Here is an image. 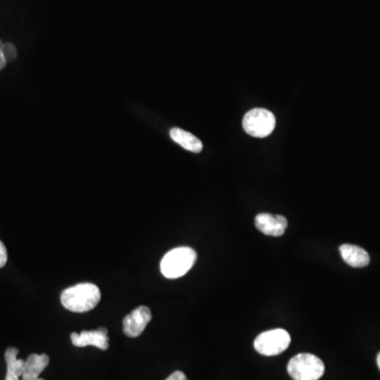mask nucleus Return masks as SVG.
Listing matches in <instances>:
<instances>
[{
	"label": "nucleus",
	"instance_id": "nucleus-8",
	"mask_svg": "<svg viewBox=\"0 0 380 380\" xmlns=\"http://www.w3.org/2000/svg\"><path fill=\"white\" fill-rule=\"evenodd\" d=\"M255 224L262 234L271 237L282 236L287 228V218L279 214H259L255 218Z\"/></svg>",
	"mask_w": 380,
	"mask_h": 380
},
{
	"label": "nucleus",
	"instance_id": "nucleus-10",
	"mask_svg": "<svg viewBox=\"0 0 380 380\" xmlns=\"http://www.w3.org/2000/svg\"><path fill=\"white\" fill-rule=\"evenodd\" d=\"M50 358L46 354H31L26 358L22 380H40V374L48 367Z\"/></svg>",
	"mask_w": 380,
	"mask_h": 380
},
{
	"label": "nucleus",
	"instance_id": "nucleus-7",
	"mask_svg": "<svg viewBox=\"0 0 380 380\" xmlns=\"http://www.w3.org/2000/svg\"><path fill=\"white\" fill-rule=\"evenodd\" d=\"M70 337L73 345L77 347L92 345V347H97L103 351L108 350V347H109L108 331L105 328H100L95 331H83L81 334L72 333Z\"/></svg>",
	"mask_w": 380,
	"mask_h": 380
},
{
	"label": "nucleus",
	"instance_id": "nucleus-13",
	"mask_svg": "<svg viewBox=\"0 0 380 380\" xmlns=\"http://www.w3.org/2000/svg\"><path fill=\"white\" fill-rule=\"evenodd\" d=\"M3 56H5L6 61H12L17 56V51H16L15 46L12 44L3 45Z\"/></svg>",
	"mask_w": 380,
	"mask_h": 380
},
{
	"label": "nucleus",
	"instance_id": "nucleus-6",
	"mask_svg": "<svg viewBox=\"0 0 380 380\" xmlns=\"http://www.w3.org/2000/svg\"><path fill=\"white\" fill-rule=\"evenodd\" d=\"M151 319H152V314H151L150 308L145 306H138L124 318L122 326H124L125 335L130 338H136L144 332Z\"/></svg>",
	"mask_w": 380,
	"mask_h": 380
},
{
	"label": "nucleus",
	"instance_id": "nucleus-12",
	"mask_svg": "<svg viewBox=\"0 0 380 380\" xmlns=\"http://www.w3.org/2000/svg\"><path fill=\"white\" fill-rule=\"evenodd\" d=\"M171 138L180 146L191 152L199 153L203 149V144L197 136L180 128H173L171 130Z\"/></svg>",
	"mask_w": 380,
	"mask_h": 380
},
{
	"label": "nucleus",
	"instance_id": "nucleus-11",
	"mask_svg": "<svg viewBox=\"0 0 380 380\" xmlns=\"http://www.w3.org/2000/svg\"><path fill=\"white\" fill-rule=\"evenodd\" d=\"M19 350L16 347H9L5 353L6 361H7V376L6 380H20L24 371L26 361L18 359L17 355Z\"/></svg>",
	"mask_w": 380,
	"mask_h": 380
},
{
	"label": "nucleus",
	"instance_id": "nucleus-17",
	"mask_svg": "<svg viewBox=\"0 0 380 380\" xmlns=\"http://www.w3.org/2000/svg\"><path fill=\"white\" fill-rule=\"evenodd\" d=\"M377 365H378V367H379V370H380V353L379 354H378V356H377Z\"/></svg>",
	"mask_w": 380,
	"mask_h": 380
},
{
	"label": "nucleus",
	"instance_id": "nucleus-16",
	"mask_svg": "<svg viewBox=\"0 0 380 380\" xmlns=\"http://www.w3.org/2000/svg\"><path fill=\"white\" fill-rule=\"evenodd\" d=\"M6 63H7V61H6L5 56H3V51L0 50V70H3L5 68Z\"/></svg>",
	"mask_w": 380,
	"mask_h": 380
},
{
	"label": "nucleus",
	"instance_id": "nucleus-4",
	"mask_svg": "<svg viewBox=\"0 0 380 380\" xmlns=\"http://www.w3.org/2000/svg\"><path fill=\"white\" fill-rule=\"evenodd\" d=\"M291 345V335L283 328L267 331L257 337L253 347L259 354L276 356L281 354Z\"/></svg>",
	"mask_w": 380,
	"mask_h": 380
},
{
	"label": "nucleus",
	"instance_id": "nucleus-1",
	"mask_svg": "<svg viewBox=\"0 0 380 380\" xmlns=\"http://www.w3.org/2000/svg\"><path fill=\"white\" fill-rule=\"evenodd\" d=\"M101 291L93 283H79L61 293L63 308L73 312H87L101 301Z\"/></svg>",
	"mask_w": 380,
	"mask_h": 380
},
{
	"label": "nucleus",
	"instance_id": "nucleus-9",
	"mask_svg": "<svg viewBox=\"0 0 380 380\" xmlns=\"http://www.w3.org/2000/svg\"><path fill=\"white\" fill-rule=\"evenodd\" d=\"M341 257L347 264L352 267H365L369 265L370 256L365 249L357 245L343 244L340 248Z\"/></svg>",
	"mask_w": 380,
	"mask_h": 380
},
{
	"label": "nucleus",
	"instance_id": "nucleus-14",
	"mask_svg": "<svg viewBox=\"0 0 380 380\" xmlns=\"http://www.w3.org/2000/svg\"><path fill=\"white\" fill-rule=\"evenodd\" d=\"M8 262V251L6 245L0 241V269H3Z\"/></svg>",
	"mask_w": 380,
	"mask_h": 380
},
{
	"label": "nucleus",
	"instance_id": "nucleus-5",
	"mask_svg": "<svg viewBox=\"0 0 380 380\" xmlns=\"http://www.w3.org/2000/svg\"><path fill=\"white\" fill-rule=\"evenodd\" d=\"M275 116L269 110L262 108L251 110L243 118L245 132L255 138L269 136L275 129Z\"/></svg>",
	"mask_w": 380,
	"mask_h": 380
},
{
	"label": "nucleus",
	"instance_id": "nucleus-3",
	"mask_svg": "<svg viewBox=\"0 0 380 380\" xmlns=\"http://www.w3.org/2000/svg\"><path fill=\"white\" fill-rule=\"evenodd\" d=\"M324 371V361L308 353L296 355L287 365V372L294 380H318Z\"/></svg>",
	"mask_w": 380,
	"mask_h": 380
},
{
	"label": "nucleus",
	"instance_id": "nucleus-2",
	"mask_svg": "<svg viewBox=\"0 0 380 380\" xmlns=\"http://www.w3.org/2000/svg\"><path fill=\"white\" fill-rule=\"evenodd\" d=\"M197 261V253L191 247L182 246L171 249L161 261V271L167 279L183 277Z\"/></svg>",
	"mask_w": 380,
	"mask_h": 380
},
{
	"label": "nucleus",
	"instance_id": "nucleus-15",
	"mask_svg": "<svg viewBox=\"0 0 380 380\" xmlns=\"http://www.w3.org/2000/svg\"><path fill=\"white\" fill-rule=\"evenodd\" d=\"M166 380H187V377L183 372L175 371Z\"/></svg>",
	"mask_w": 380,
	"mask_h": 380
}]
</instances>
